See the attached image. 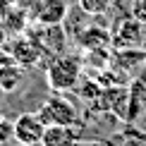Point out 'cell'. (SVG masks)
<instances>
[{"mask_svg":"<svg viewBox=\"0 0 146 146\" xmlns=\"http://www.w3.org/2000/svg\"><path fill=\"white\" fill-rule=\"evenodd\" d=\"M82 79V60L74 55H58L46 70V82L48 86L58 94L74 89Z\"/></svg>","mask_w":146,"mask_h":146,"instance_id":"6da1fadb","label":"cell"},{"mask_svg":"<svg viewBox=\"0 0 146 146\" xmlns=\"http://www.w3.org/2000/svg\"><path fill=\"white\" fill-rule=\"evenodd\" d=\"M41 120H43V125H60V127H72L77 125L79 115H77V108L74 103L62 98V96H50L48 101L41 103V108L36 110Z\"/></svg>","mask_w":146,"mask_h":146,"instance_id":"7a4b0ae2","label":"cell"},{"mask_svg":"<svg viewBox=\"0 0 146 146\" xmlns=\"http://www.w3.org/2000/svg\"><path fill=\"white\" fill-rule=\"evenodd\" d=\"M46 125L36 113H22L15 117V141L22 146H41Z\"/></svg>","mask_w":146,"mask_h":146,"instance_id":"3957f363","label":"cell"},{"mask_svg":"<svg viewBox=\"0 0 146 146\" xmlns=\"http://www.w3.org/2000/svg\"><path fill=\"white\" fill-rule=\"evenodd\" d=\"M144 34H146V27L134 17H125L115 24V29L110 31L113 36V46L115 50L117 48H139L144 41Z\"/></svg>","mask_w":146,"mask_h":146,"instance_id":"277c9868","label":"cell"},{"mask_svg":"<svg viewBox=\"0 0 146 146\" xmlns=\"http://www.w3.org/2000/svg\"><path fill=\"white\" fill-rule=\"evenodd\" d=\"M77 43L84 50H106L108 46H113V36L103 27H86L77 36Z\"/></svg>","mask_w":146,"mask_h":146,"instance_id":"5b68a950","label":"cell"},{"mask_svg":"<svg viewBox=\"0 0 146 146\" xmlns=\"http://www.w3.org/2000/svg\"><path fill=\"white\" fill-rule=\"evenodd\" d=\"M10 55L15 58V62L19 65V67H34L36 62H38V46L34 43V41L29 38H15V43L10 48Z\"/></svg>","mask_w":146,"mask_h":146,"instance_id":"8992f818","label":"cell"},{"mask_svg":"<svg viewBox=\"0 0 146 146\" xmlns=\"http://www.w3.org/2000/svg\"><path fill=\"white\" fill-rule=\"evenodd\" d=\"M67 15V3L65 0H43L36 10V19L46 27H55Z\"/></svg>","mask_w":146,"mask_h":146,"instance_id":"52a82bcc","label":"cell"},{"mask_svg":"<svg viewBox=\"0 0 146 146\" xmlns=\"http://www.w3.org/2000/svg\"><path fill=\"white\" fill-rule=\"evenodd\" d=\"M113 60H115V67H120L122 72H134L137 67H141L146 62V50L141 46L139 48H117L113 53Z\"/></svg>","mask_w":146,"mask_h":146,"instance_id":"ba28073f","label":"cell"},{"mask_svg":"<svg viewBox=\"0 0 146 146\" xmlns=\"http://www.w3.org/2000/svg\"><path fill=\"white\" fill-rule=\"evenodd\" d=\"M41 146H77V134L72 127H60V125H48L41 139Z\"/></svg>","mask_w":146,"mask_h":146,"instance_id":"9c48e42d","label":"cell"},{"mask_svg":"<svg viewBox=\"0 0 146 146\" xmlns=\"http://www.w3.org/2000/svg\"><path fill=\"white\" fill-rule=\"evenodd\" d=\"M22 79V67L17 62H3L0 65V89L5 94H12Z\"/></svg>","mask_w":146,"mask_h":146,"instance_id":"30bf717a","label":"cell"},{"mask_svg":"<svg viewBox=\"0 0 146 146\" xmlns=\"http://www.w3.org/2000/svg\"><path fill=\"white\" fill-rule=\"evenodd\" d=\"M82 12H86L91 17H98V15H106L108 10H110L113 0H77Z\"/></svg>","mask_w":146,"mask_h":146,"instance_id":"8fae6325","label":"cell"},{"mask_svg":"<svg viewBox=\"0 0 146 146\" xmlns=\"http://www.w3.org/2000/svg\"><path fill=\"white\" fill-rule=\"evenodd\" d=\"M10 139H15V120L0 115V144H7Z\"/></svg>","mask_w":146,"mask_h":146,"instance_id":"7c38bea8","label":"cell"},{"mask_svg":"<svg viewBox=\"0 0 146 146\" xmlns=\"http://www.w3.org/2000/svg\"><path fill=\"white\" fill-rule=\"evenodd\" d=\"M132 17L139 19L146 27V0H134V5H132Z\"/></svg>","mask_w":146,"mask_h":146,"instance_id":"4fadbf2b","label":"cell"},{"mask_svg":"<svg viewBox=\"0 0 146 146\" xmlns=\"http://www.w3.org/2000/svg\"><path fill=\"white\" fill-rule=\"evenodd\" d=\"M122 146H146V134L144 132H132V134H127Z\"/></svg>","mask_w":146,"mask_h":146,"instance_id":"5bb4252c","label":"cell"},{"mask_svg":"<svg viewBox=\"0 0 146 146\" xmlns=\"http://www.w3.org/2000/svg\"><path fill=\"white\" fill-rule=\"evenodd\" d=\"M5 41H7V29H5L3 24H0V46H3Z\"/></svg>","mask_w":146,"mask_h":146,"instance_id":"9a60e30c","label":"cell"},{"mask_svg":"<svg viewBox=\"0 0 146 146\" xmlns=\"http://www.w3.org/2000/svg\"><path fill=\"white\" fill-rule=\"evenodd\" d=\"M19 146H22V144H19Z\"/></svg>","mask_w":146,"mask_h":146,"instance_id":"2e32d148","label":"cell"}]
</instances>
